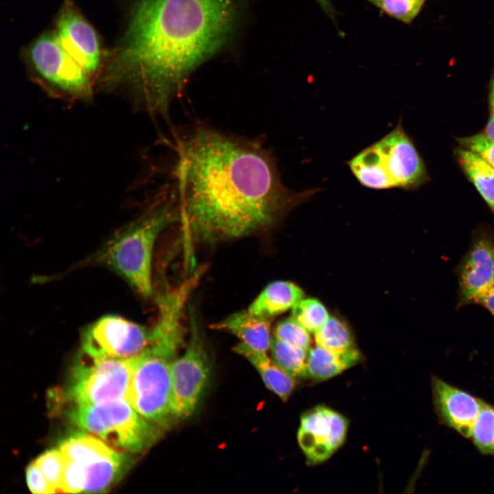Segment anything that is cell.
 <instances>
[{
    "mask_svg": "<svg viewBox=\"0 0 494 494\" xmlns=\"http://www.w3.org/2000/svg\"><path fill=\"white\" fill-rule=\"evenodd\" d=\"M176 176L178 215L192 236L208 243L261 231L316 192L285 187L259 145L204 128L181 144Z\"/></svg>",
    "mask_w": 494,
    "mask_h": 494,
    "instance_id": "1",
    "label": "cell"
},
{
    "mask_svg": "<svg viewBox=\"0 0 494 494\" xmlns=\"http://www.w3.org/2000/svg\"><path fill=\"white\" fill-rule=\"evenodd\" d=\"M238 13L237 0H137L102 85L127 86L148 112L166 115L192 71L227 42Z\"/></svg>",
    "mask_w": 494,
    "mask_h": 494,
    "instance_id": "2",
    "label": "cell"
},
{
    "mask_svg": "<svg viewBox=\"0 0 494 494\" xmlns=\"http://www.w3.org/2000/svg\"><path fill=\"white\" fill-rule=\"evenodd\" d=\"M174 206L172 198L155 203L118 231L95 255V261L119 274L141 296H151L154 246L162 231L178 220Z\"/></svg>",
    "mask_w": 494,
    "mask_h": 494,
    "instance_id": "3",
    "label": "cell"
},
{
    "mask_svg": "<svg viewBox=\"0 0 494 494\" xmlns=\"http://www.w3.org/2000/svg\"><path fill=\"white\" fill-rule=\"evenodd\" d=\"M183 337L180 330L154 329L149 346L133 359L128 399L141 416L162 429L176 421L171 408V370Z\"/></svg>",
    "mask_w": 494,
    "mask_h": 494,
    "instance_id": "4",
    "label": "cell"
},
{
    "mask_svg": "<svg viewBox=\"0 0 494 494\" xmlns=\"http://www.w3.org/2000/svg\"><path fill=\"white\" fill-rule=\"evenodd\" d=\"M348 165L362 185L373 189L416 190L430 180L420 154L401 123Z\"/></svg>",
    "mask_w": 494,
    "mask_h": 494,
    "instance_id": "5",
    "label": "cell"
},
{
    "mask_svg": "<svg viewBox=\"0 0 494 494\" xmlns=\"http://www.w3.org/2000/svg\"><path fill=\"white\" fill-rule=\"evenodd\" d=\"M69 417L77 427L119 451H143L163 434L162 428L141 416L128 399L74 405Z\"/></svg>",
    "mask_w": 494,
    "mask_h": 494,
    "instance_id": "6",
    "label": "cell"
},
{
    "mask_svg": "<svg viewBox=\"0 0 494 494\" xmlns=\"http://www.w3.org/2000/svg\"><path fill=\"white\" fill-rule=\"evenodd\" d=\"M73 368L67 397L74 405L100 404L128 399L133 359L93 356L83 353Z\"/></svg>",
    "mask_w": 494,
    "mask_h": 494,
    "instance_id": "7",
    "label": "cell"
},
{
    "mask_svg": "<svg viewBox=\"0 0 494 494\" xmlns=\"http://www.w3.org/2000/svg\"><path fill=\"white\" fill-rule=\"evenodd\" d=\"M28 54L38 80L51 93L76 100L91 98L93 77L68 54L56 34H42Z\"/></svg>",
    "mask_w": 494,
    "mask_h": 494,
    "instance_id": "8",
    "label": "cell"
},
{
    "mask_svg": "<svg viewBox=\"0 0 494 494\" xmlns=\"http://www.w3.org/2000/svg\"><path fill=\"white\" fill-rule=\"evenodd\" d=\"M211 373L209 355L195 318H190V336L180 356L172 364L171 408L175 420L185 419L196 409Z\"/></svg>",
    "mask_w": 494,
    "mask_h": 494,
    "instance_id": "9",
    "label": "cell"
},
{
    "mask_svg": "<svg viewBox=\"0 0 494 494\" xmlns=\"http://www.w3.org/2000/svg\"><path fill=\"white\" fill-rule=\"evenodd\" d=\"M83 353L132 360L149 346L151 331L117 315H106L89 325L82 340Z\"/></svg>",
    "mask_w": 494,
    "mask_h": 494,
    "instance_id": "10",
    "label": "cell"
},
{
    "mask_svg": "<svg viewBox=\"0 0 494 494\" xmlns=\"http://www.w3.org/2000/svg\"><path fill=\"white\" fill-rule=\"evenodd\" d=\"M458 306L475 303L494 283V231L480 226L473 231L467 252L456 267Z\"/></svg>",
    "mask_w": 494,
    "mask_h": 494,
    "instance_id": "11",
    "label": "cell"
},
{
    "mask_svg": "<svg viewBox=\"0 0 494 494\" xmlns=\"http://www.w3.org/2000/svg\"><path fill=\"white\" fill-rule=\"evenodd\" d=\"M348 421L338 412L317 406L301 416L298 442L309 462L327 460L344 442Z\"/></svg>",
    "mask_w": 494,
    "mask_h": 494,
    "instance_id": "12",
    "label": "cell"
},
{
    "mask_svg": "<svg viewBox=\"0 0 494 494\" xmlns=\"http://www.w3.org/2000/svg\"><path fill=\"white\" fill-rule=\"evenodd\" d=\"M56 35L68 54L92 77L100 62L95 30L70 0L64 1L56 21Z\"/></svg>",
    "mask_w": 494,
    "mask_h": 494,
    "instance_id": "13",
    "label": "cell"
},
{
    "mask_svg": "<svg viewBox=\"0 0 494 494\" xmlns=\"http://www.w3.org/2000/svg\"><path fill=\"white\" fill-rule=\"evenodd\" d=\"M433 406L440 423L468 439L484 400L432 376Z\"/></svg>",
    "mask_w": 494,
    "mask_h": 494,
    "instance_id": "14",
    "label": "cell"
},
{
    "mask_svg": "<svg viewBox=\"0 0 494 494\" xmlns=\"http://www.w3.org/2000/svg\"><path fill=\"white\" fill-rule=\"evenodd\" d=\"M213 327L232 333L252 350L267 353L270 348L272 338L270 320L255 316L247 310L229 315Z\"/></svg>",
    "mask_w": 494,
    "mask_h": 494,
    "instance_id": "15",
    "label": "cell"
},
{
    "mask_svg": "<svg viewBox=\"0 0 494 494\" xmlns=\"http://www.w3.org/2000/svg\"><path fill=\"white\" fill-rule=\"evenodd\" d=\"M304 298L303 291L294 283L276 281L268 284L246 309L251 314L270 320L289 309Z\"/></svg>",
    "mask_w": 494,
    "mask_h": 494,
    "instance_id": "16",
    "label": "cell"
},
{
    "mask_svg": "<svg viewBox=\"0 0 494 494\" xmlns=\"http://www.w3.org/2000/svg\"><path fill=\"white\" fill-rule=\"evenodd\" d=\"M235 351L252 364L269 390L283 401L288 399L295 388L294 377L270 358L267 353L252 350L241 342Z\"/></svg>",
    "mask_w": 494,
    "mask_h": 494,
    "instance_id": "17",
    "label": "cell"
},
{
    "mask_svg": "<svg viewBox=\"0 0 494 494\" xmlns=\"http://www.w3.org/2000/svg\"><path fill=\"white\" fill-rule=\"evenodd\" d=\"M458 165L494 215V167L478 154L462 147L454 150Z\"/></svg>",
    "mask_w": 494,
    "mask_h": 494,
    "instance_id": "18",
    "label": "cell"
},
{
    "mask_svg": "<svg viewBox=\"0 0 494 494\" xmlns=\"http://www.w3.org/2000/svg\"><path fill=\"white\" fill-rule=\"evenodd\" d=\"M360 357L357 349L340 353L316 345L308 351L307 375L316 380L331 378L354 366Z\"/></svg>",
    "mask_w": 494,
    "mask_h": 494,
    "instance_id": "19",
    "label": "cell"
},
{
    "mask_svg": "<svg viewBox=\"0 0 494 494\" xmlns=\"http://www.w3.org/2000/svg\"><path fill=\"white\" fill-rule=\"evenodd\" d=\"M59 449L64 459L81 464L112 456L120 451L87 432L86 434L74 435L64 440Z\"/></svg>",
    "mask_w": 494,
    "mask_h": 494,
    "instance_id": "20",
    "label": "cell"
},
{
    "mask_svg": "<svg viewBox=\"0 0 494 494\" xmlns=\"http://www.w3.org/2000/svg\"><path fill=\"white\" fill-rule=\"evenodd\" d=\"M123 460L119 451L89 464L78 463L82 467L86 478L84 492H99L108 489L118 478Z\"/></svg>",
    "mask_w": 494,
    "mask_h": 494,
    "instance_id": "21",
    "label": "cell"
},
{
    "mask_svg": "<svg viewBox=\"0 0 494 494\" xmlns=\"http://www.w3.org/2000/svg\"><path fill=\"white\" fill-rule=\"evenodd\" d=\"M317 346L336 353H346L355 349L350 330L342 321L329 317L314 333Z\"/></svg>",
    "mask_w": 494,
    "mask_h": 494,
    "instance_id": "22",
    "label": "cell"
},
{
    "mask_svg": "<svg viewBox=\"0 0 494 494\" xmlns=\"http://www.w3.org/2000/svg\"><path fill=\"white\" fill-rule=\"evenodd\" d=\"M270 350L273 360L294 377L307 375L308 351L272 338Z\"/></svg>",
    "mask_w": 494,
    "mask_h": 494,
    "instance_id": "23",
    "label": "cell"
},
{
    "mask_svg": "<svg viewBox=\"0 0 494 494\" xmlns=\"http://www.w3.org/2000/svg\"><path fill=\"white\" fill-rule=\"evenodd\" d=\"M468 439L480 454L494 456V405L484 401Z\"/></svg>",
    "mask_w": 494,
    "mask_h": 494,
    "instance_id": "24",
    "label": "cell"
},
{
    "mask_svg": "<svg viewBox=\"0 0 494 494\" xmlns=\"http://www.w3.org/2000/svg\"><path fill=\"white\" fill-rule=\"evenodd\" d=\"M292 317L309 333H315L330 316L320 301L303 298L292 309Z\"/></svg>",
    "mask_w": 494,
    "mask_h": 494,
    "instance_id": "25",
    "label": "cell"
},
{
    "mask_svg": "<svg viewBox=\"0 0 494 494\" xmlns=\"http://www.w3.org/2000/svg\"><path fill=\"white\" fill-rule=\"evenodd\" d=\"M385 14L409 24L418 16L426 0H368Z\"/></svg>",
    "mask_w": 494,
    "mask_h": 494,
    "instance_id": "26",
    "label": "cell"
},
{
    "mask_svg": "<svg viewBox=\"0 0 494 494\" xmlns=\"http://www.w3.org/2000/svg\"><path fill=\"white\" fill-rule=\"evenodd\" d=\"M54 493H59L64 467V458L60 449L47 451L34 461Z\"/></svg>",
    "mask_w": 494,
    "mask_h": 494,
    "instance_id": "27",
    "label": "cell"
},
{
    "mask_svg": "<svg viewBox=\"0 0 494 494\" xmlns=\"http://www.w3.org/2000/svg\"><path fill=\"white\" fill-rule=\"evenodd\" d=\"M274 337L307 351L311 344L309 332L292 316L277 325Z\"/></svg>",
    "mask_w": 494,
    "mask_h": 494,
    "instance_id": "28",
    "label": "cell"
},
{
    "mask_svg": "<svg viewBox=\"0 0 494 494\" xmlns=\"http://www.w3.org/2000/svg\"><path fill=\"white\" fill-rule=\"evenodd\" d=\"M86 478L82 467L64 459V467L60 489L62 493L84 492Z\"/></svg>",
    "mask_w": 494,
    "mask_h": 494,
    "instance_id": "29",
    "label": "cell"
},
{
    "mask_svg": "<svg viewBox=\"0 0 494 494\" xmlns=\"http://www.w3.org/2000/svg\"><path fill=\"white\" fill-rule=\"evenodd\" d=\"M456 141L460 147L478 154L494 167V141L484 134L459 137L456 138Z\"/></svg>",
    "mask_w": 494,
    "mask_h": 494,
    "instance_id": "30",
    "label": "cell"
},
{
    "mask_svg": "<svg viewBox=\"0 0 494 494\" xmlns=\"http://www.w3.org/2000/svg\"><path fill=\"white\" fill-rule=\"evenodd\" d=\"M26 478L28 487L32 493H54L53 487L34 462L27 468Z\"/></svg>",
    "mask_w": 494,
    "mask_h": 494,
    "instance_id": "31",
    "label": "cell"
},
{
    "mask_svg": "<svg viewBox=\"0 0 494 494\" xmlns=\"http://www.w3.org/2000/svg\"><path fill=\"white\" fill-rule=\"evenodd\" d=\"M316 2L318 3V5L321 7V8L325 11V12L329 16V17L331 19H334L335 18V11L333 7L332 3H331L330 0H316Z\"/></svg>",
    "mask_w": 494,
    "mask_h": 494,
    "instance_id": "32",
    "label": "cell"
},
{
    "mask_svg": "<svg viewBox=\"0 0 494 494\" xmlns=\"http://www.w3.org/2000/svg\"><path fill=\"white\" fill-rule=\"evenodd\" d=\"M483 134L491 140L494 141V111L491 112Z\"/></svg>",
    "mask_w": 494,
    "mask_h": 494,
    "instance_id": "33",
    "label": "cell"
},
{
    "mask_svg": "<svg viewBox=\"0 0 494 494\" xmlns=\"http://www.w3.org/2000/svg\"><path fill=\"white\" fill-rule=\"evenodd\" d=\"M489 104L491 112L494 111V72L491 77L489 84Z\"/></svg>",
    "mask_w": 494,
    "mask_h": 494,
    "instance_id": "34",
    "label": "cell"
},
{
    "mask_svg": "<svg viewBox=\"0 0 494 494\" xmlns=\"http://www.w3.org/2000/svg\"><path fill=\"white\" fill-rule=\"evenodd\" d=\"M493 316L494 317V314H493Z\"/></svg>",
    "mask_w": 494,
    "mask_h": 494,
    "instance_id": "35",
    "label": "cell"
}]
</instances>
